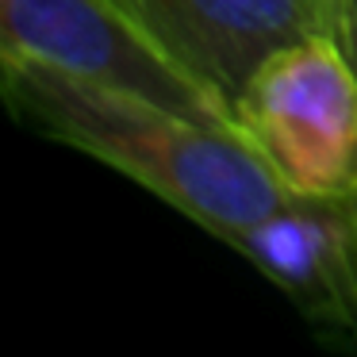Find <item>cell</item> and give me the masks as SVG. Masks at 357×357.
Returning a JSON list of instances; mask_svg holds the SVG:
<instances>
[{"label":"cell","instance_id":"6da1fadb","mask_svg":"<svg viewBox=\"0 0 357 357\" xmlns=\"http://www.w3.org/2000/svg\"><path fill=\"white\" fill-rule=\"evenodd\" d=\"M0 73L24 123L112 165L227 246L300 196L254 146L188 116L27 58H0Z\"/></svg>","mask_w":357,"mask_h":357},{"label":"cell","instance_id":"8992f818","mask_svg":"<svg viewBox=\"0 0 357 357\" xmlns=\"http://www.w3.org/2000/svg\"><path fill=\"white\" fill-rule=\"evenodd\" d=\"M334 39L357 70V0H338V35Z\"/></svg>","mask_w":357,"mask_h":357},{"label":"cell","instance_id":"5b68a950","mask_svg":"<svg viewBox=\"0 0 357 357\" xmlns=\"http://www.w3.org/2000/svg\"><path fill=\"white\" fill-rule=\"evenodd\" d=\"M315 326L357 338V219L349 196H296L234 238Z\"/></svg>","mask_w":357,"mask_h":357},{"label":"cell","instance_id":"52a82bcc","mask_svg":"<svg viewBox=\"0 0 357 357\" xmlns=\"http://www.w3.org/2000/svg\"><path fill=\"white\" fill-rule=\"evenodd\" d=\"M349 208H354V219H357V188L349 192Z\"/></svg>","mask_w":357,"mask_h":357},{"label":"cell","instance_id":"3957f363","mask_svg":"<svg viewBox=\"0 0 357 357\" xmlns=\"http://www.w3.org/2000/svg\"><path fill=\"white\" fill-rule=\"evenodd\" d=\"M246 142L300 196L357 188V70L334 35H311L269 54L242 89Z\"/></svg>","mask_w":357,"mask_h":357},{"label":"cell","instance_id":"7a4b0ae2","mask_svg":"<svg viewBox=\"0 0 357 357\" xmlns=\"http://www.w3.org/2000/svg\"><path fill=\"white\" fill-rule=\"evenodd\" d=\"M0 58L43 62L246 142L231 100L116 0H0Z\"/></svg>","mask_w":357,"mask_h":357},{"label":"cell","instance_id":"277c9868","mask_svg":"<svg viewBox=\"0 0 357 357\" xmlns=\"http://www.w3.org/2000/svg\"><path fill=\"white\" fill-rule=\"evenodd\" d=\"M215 93L238 104L269 54L338 35V0H116Z\"/></svg>","mask_w":357,"mask_h":357}]
</instances>
